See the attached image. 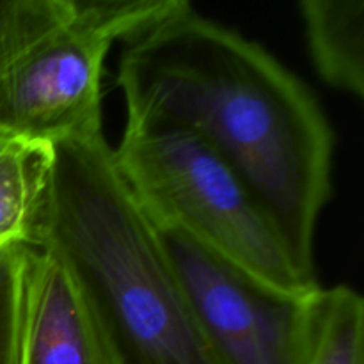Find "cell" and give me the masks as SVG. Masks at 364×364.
Masks as SVG:
<instances>
[{
    "instance_id": "6da1fadb",
    "label": "cell",
    "mask_w": 364,
    "mask_h": 364,
    "mask_svg": "<svg viewBox=\"0 0 364 364\" xmlns=\"http://www.w3.org/2000/svg\"><path fill=\"white\" fill-rule=\"evenodd\" d=\"M127 121L194 132L247 183L299 272L318 283L315 230L331 198L334 137L311 89L263 46L183 0L124 45Z\"/></svg>"
},
{
    "instance_id": "7a4b0ae2",
    "label": "cell",
    "mask_w": 364,
    "mask_h": 364,
    "mask_svg": "<svg viewBox=\"0 0 364 364\" xmlns=\"http://www.w3.org/2000/svg\"><path fill=\"white\" fill-rule=\"evenodd\" d=\"M52 149L32 247L70 274L112 364H220L105 135Z\"/></svg>"
},
{
    "instance_id": "3957f363",
    "label": "cell",
    "mask_w": 364,
    "mask_h": 364,
    "mask_svg": "<svg viewBox=\"0 0 364 364\" xmlns=\"http://www.w3.org/2000/svg\"><path fill=\"white\" fill-rule=\"evenodd\" d=\"M112 151L121 180L155 226L183 231L277 288H320L299 272L247 183L194 132L127 121Z\"/></svg>"
},
{
    "instance_id": "277c9868",
    "label": "cell",
    "mask_w": 364,
    "mask_h": 364,
    "mask_svg": "<svg viewBox=\"0 0 364 364\" xmlns=\"http://www.w3.org/2000/svg\"><path fill=\"white\" fill-rule=\"evenodd\" d=\"M155 228L220 364H309L322 287L283 290L183 231Z\"/></svg>"
},
{
    "instance_id": "5b68a950",
    "label": "cell",
    "mask_w": 364,
    "mask_h": 364,
    "mask_svg": "<svg viewBox=\"0 0 364 364\" xmlns=\"http://www.w3.org/2000/svg\"><path fill=\"white\" fill-rule=\"evenodd\" d=\"M71 16L0 71V130L13 139L57 144L103 134L102 75L112 39Z\"/></svg>"
},
{
    "instance_id": "8992f818",
    "label": "cell",
    "mask_w": 364,
    "mask_h": 364,
    "mask_svg": "<svg viewBox=\"0 0 364 364\" xmlns=\"http://www.w3.org/2000/svg\"><path fill=\"white\" fill-rule=\"evenodd\" d=\"M20 364H112L70 274L36 247L28 252Z\"/></svg>"
},
{
    "instance_id": "52a82bcc",
    "label": "cell",
    "mask_w": 364,
    "mask_h": 364,
    "mask_svg": "<svg viewBox=\"0 0 364 364\" xmlns=\"http://www.w3.org/2000/svg\"><path fill=\"white\" fill-rule=\"evenodd\" d=\"M299 9L311 60L320 78L329 87L363 98V0H302Z\"/></svg>"
},
{
    "instance_id": "ba28073f",
    "label": "cell",
    "mask_w": 364,
    "mask_h": 364,
    "mask_svg": "<svg viewBox=\"0 0 364 364\" xmlns=\"http://www.w3.org/2000/svg\"><path fill=\"white\" fill-rule=\"evenodd\" d=\"M52 162V146L43 142L14 139L0 151V251L32 247Z\"/></svg>"
},
{
    "instance_id": "9c48e42d",
    "label": "cell",
    "mask_w": 364,
    "mask_h": 364,
    "mask_svg": "<svg viewBox=\"0 0 364 364\" xmlns=\"http://www.w3.org/2000/svg\"><path fill=\"white\" fill-rule=\"evenodd\" d=\"M309 364H364V301L352 288L320 290Z\"/></svg>"
},
{
    "instance_id": "30bf717a",
    "label": "cell",
    "mask_w": 364,
    "mask_h": 364,
    "mask_svg": "<svg viewBox=\"0 0 364 364\" xmlns=\"http://www.w3.org/2000/svg\"><path fill=\"white\" fill-rule=\"evenodd\" d=\"M71 0H0V71L71 16Z\"/></svg>"
},
{
    "instance_id": "8fae6325",
    "label": "cell",
    "mask_w": 364,
    "mask_h": 364,
    "mask_svg": "<svg viewBox=\"0 0 364 364\" xmlns=\"http://www.w3.org/2000/svg\"><path fill=\"white\" fill-rule=\"evenodd\" d=\"M75 9L112 41L137 38L183 4V0H73Z\"/></svg>"
},
{
    "instance_id": "7c38bea8",
    "label": "cell",
    "mask_w": 364,
    "mask_h": 364,
    "mask_svg": "<svg viewBox=\"0 0 364 364\" xmlns=\"http://www.w3.org/2000/svg\"><path fill=\"white\" fill-rule=\"evenodd\" d=\"M31 247L0 251V364H20L25 283Z\"/></svg>"
},
{
    "instance_id": "4fadbf2b",
    "label": "cell",
    "mask_w": 364,
    "mask_h": 364,
    "mask_svg": "<svg viewBox=\"0 0 364 364\" xmlns=\"http://www.w3.org/2000/svg\"><path fill=\"white\" fill-rule=\"evenodd\" d=\"M11 141H14V139H13V137H9V135H7V134H4V132L0 130V151H2V149L6 148V146L9 144Z\"/></svg>"
}]
</instances>
